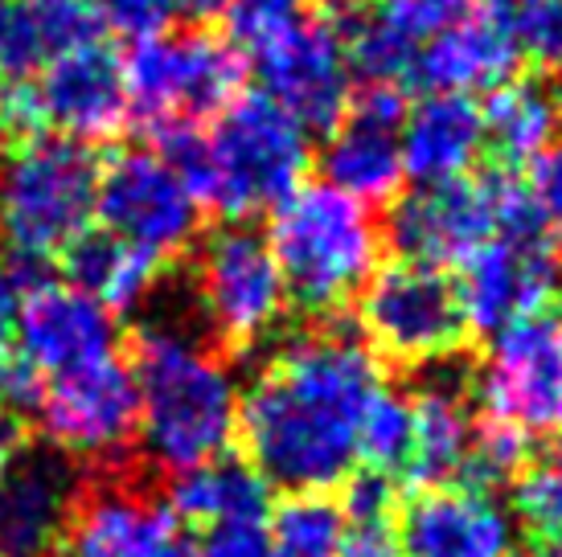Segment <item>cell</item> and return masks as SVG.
Wrapping results in <instances>:
<instances>
[{
  "instance_id": "obj_24",
  "label": "cell",
  "mask_w": 562,
  "mask_h": 557,
  "mask_svg": "<svg viewBox=\"0 0 562 557\" xmlns=\"http://www.w3.org/2000/svg\"><path fill=\"white\" fill-rule=\"evenodd\" d=\"M103 37L91 0H0V82H33L58 54Z\"/></svg>"
},
{
  "instance_id": "obj_20",
  "label": "cell",
  "mask_w": 562,
  "mask_h": 557,
  "mask_svg": "<svg viewBox=\"0 0 562 557\" xmlns=\"http://www.w3.org/2000/svg\"><path fill=\"white\" fill-rule=\"evenodd\" d=\"M403 557H509L514 525L488 492L427 488L398 509Z\"/></svg>"
},
{
  "instance_id": "obj_30",
  "label": "cell",
  "mask_w": 562,
  "mask_h": 557,
  "mask_svg": "<svg viewBox=\"0 0 562 557\" xmlns=\"http://www.w3.org/2000/svg\"><path fill=\"white\" fill-rule=\"evenodd\" d=\"M358 459L370 471L398 476L411 459V398L378 386L358 418Z\"/></svg>"
},
{
  "instance_id": "obj_8",
  "label": "cell",
  "mask_w": 562,
  "mask_h": 557,
  "mask_svg": "<svg viewBox=\"0 0 562 557\" xmlns=\"http://www.w3.org/2000/svg\"><path fill=\"white\" fill-rule=\"evenodd\" d=\"M94 217L99 230L169 263L172 254L193 247L202 226V205L193 202L186 181L157 148H124L99 160Z\"/></svg>"
},
{
  "instance_id": "obj_39",
  "label": "cell",
  "mask_w": 562,
  "mask_h": 557,
  "mask_svg": "<svg viewBox=\"0 0 562 557\" xmlns=\"http://www.w3.org/2000/svg\"><path fill=\"white\" fill-rule=\"evenodd\" d=\"M16 299H21V287H16L9 271L0 275V349H9L13 341V325H16Z\"/></svg>"
},
{
  "instance_id": "obj_21",
  "label": "cell",
  "mask_w": 562,
  "mask_h": 557,
  "mask_svg": "<svg viewBox=\"0 0 562 557\" xmlns=\"http://www.w3.org/2000/svg\"><path fill=\"white\" fill-rule=\"evenodd\" d=\"M517 70H521V54L509 37V25L497 13L481 9L415 49L406 87H419L427 94L476 99V94H493L497 87L514 82Z\"/></svg>"
},
{
  "instance_id": "obj_44",
  "label": "cell",
  "mask_w": 562,
  "mask_h": 557,
  "mask_svg": "<svg viewBox=\"0 0 562 557\" xmlns=\"http://www.w3.org/2000/svg\"><path fill=\"white\" fill-rule=\"evenodd\" d=\"M509 557H533V554H509Z\"/></svg>"
},
{
  "instance_id": "obj_2",
  "label": "cell",
  "mask_w": 562,
  "mask_h": 557,
  "mask_svg": "<svg viewBox=\"0 0 562 557\" xmlns=\"http://www.w3.org/2000/svg\"><path fill=\"white\" fill-rule=\"evenodd\" d=\"M172 172L186 181L202 209L247 221L267 214L304 185L313 164L308 132L263 91H243L214 115V127H165L153 136Z\"/></svg>"
},
{
  "instance_id": "obj_31",
  "label": "cell",
  "mask_w": 562,
  "mask_h": 557,
  "mask_svg": "<svg viewBox=\"0 0 562 557\" xmlns=\"http://www.w3.org/2000/svg\"><path fill=\"white\" fill-rule=\"evenodd\" d=\"M313 13V0H222V37L255 62L259 54L300 30Z\"/></svg>"
},
{
  "instance_id": "obj_1",
  "label": "cell",
  "mask_w": 562,
  "mask_h": 557,
  "mask_svg": "<svg viewBox=\"0 0 562 557\" xmlns=\"http://www.w3.org/2000/svg\"><path fill=\"white\" fill-rule=\"evenodd\" d=\"M382 386L370 344L345 328H308L276 349L247 398L238 439L267 488L325 496L358 471V418Z\"/></svg>"
},
{
  "instance_id": "obj_14",
  "label": "cell",
  "mask_w": 562,
  "mask_h": 557,
  "mask_svg": "<svg viewBox=\"0 0 562 557\" xmlns=\"http://www.w3.org/2000/svg\"><path fill=\"white\" fill-rule=\"evenodd\" d=\"M263 94H271L304 132H333L353 99V70L345 46L325 9H313L308 21L283 42L255 58Z\"/></svg>"
},
{
  "instance_id": "obj_43",
  "label": "cell",
  "mask_w": 562,
  "mask_h": 557,
  "mask_svg": "<svg viewBox=\"0 0 562 557\" xmlns=\"http://www.w3.org/2000/svg\"><path fill=\"white\" fill-rule=\"evenodd\" d=\"M550 91H554V99H559V107H562V66H559V75H554V82H550Z\"/></svg>"
},
{
  "instance_id": "obj_11",
  "label": "cell",
  "mask_w": 562,
  "mask_h": 557,
  "mask_svg": "<svg viewBox=\"0 0 562 557\" xmlns=\"http://www.w3.org/2000/svg\"><path fill=\"white\" fill-rule=\"evenodd\" d=\"M386 238L398 259L419 266H464L476 250L497 238V197L493 177H460L403 193L391 205Z\"/></svg>"
},
{
  "instance_id": "obj_13",
  "label": "cell",
  "mask_w": 562,
  "mask_h": 557,
  "mask_svg": "<svg viewBox=\"0 0 562 557\" xmlns=\"http://www.w3.org/2000/svg\"><path fill=\"white\" fill-rule=\"evenodd\" d=\"M37 418L42 431L54 439V447L70 455L108 459L124 451L140 431V398L127 361L111 353L94 365L49 377Z\"/></svg>"
},
{
  "instance_id": "obj_40",
  "label": "cell",
  "mask_w": 562,
  "mask_h": 557,
  "mask_svg": "<svg viewBox=\"0 0 562 557\" xmlns=\"http://www.w3.org/2000/svg\"><path fill=\"white\" fill-rule=\"evenodd\" d=\"M9 464H13V422L0 418V484L9 476Z\"/></svg>"
},
{
  "instance_id": "obj_19",
  "label": "cell",
  "mask_w": 562,
  "mask_h": 557,
  "mask_svg": "<svg viewBox=\"0 0 562 557\" xmlns=\"http://www.w3.org/2000/svg\"><path fill=\"white\" fill-rule=\"evenodd\" d=\"M177 542L169 500H153L124 480L82 484L63 533L66 557H160Z\"/></svg>"
},
{
  "instance_id": "obj_9",
  "label": "cell",
  "mask_w": 562,
  "mask_h": 557,
  "mask_svg": "<svg viewBox=\"0 0 562 557\" xmlns=\"http://www.w3.org/2000/svg\"><path fill=\"white\" fill-rule=\"evenodd\" d=\"M198 295L226 353L263 341L288 304L267 238L243 221L222 226L198 247Z\"/></svg>"
},
{
  "instance_id": "obj_16",
  "label": "cell",
  "mask_w": 562,
  "mask_h": 557,
  "mask_svg": "<svg viewBox=\"0 0 562 557\" xmlns=\"http://www.w3.org/2000/svg\"><path fill=\"white\" fill-rule=\"evenodd\" d=\"M472 398H476L472 365L460 361V353L423 365L419 382L411 389V459L403 467L415 492L456 488L464 480L472 427H476Z\"/></svg>"
},
{
  "instance_id": "obj_37",
  "label": "cell",
  "mask_w": 562,
  "mask_h": 557,
  "mask_svg": "<svg viewBox=\"0 0 562 557\" xmlns=\"http://www.w3.org/2000/svg\"><path fill=\"white\" fill-rule=\"evenodd\" d=\"M341 554L337 557H403L398 516H341Z\"/></svg>"
},
{
  "instance_id": "obj_32",
  "label": "cell",
  "mask_w": 562,
  "mask_h": 557,
  "mask_svg": "<svg viewBox=\"0 0 562 557\" xmlns=\"http://www.w3.org/2000/svg\"><path fill=\"white\" fill-rule=\"evenodd\" d=\"M91 9L108 30L140 42L172 25H205L218 16L222 0H91Z\"/></svg>"
},
{
  "instance_id": "obj_12",
  "label": "cell",
  "mask_w": 562,
  "mask_h": 557,
  "mask_svg": "<svg viewBox=\"0 0 562 557\" xmlns=\"http://www.w3.org/2000/svg\"><path fill=\"white\" fill-rule=\"evenodd\" d=\"M559 287L562 263L547 234H497L460 266L456 278L469 332L488 337L526 316H538Z\"/></svg>"
},
{
  "instance_id": "obj_17",
  "label": "cell",
  "mask_w": 562,
  "mask_h": 557,
  "mask_svg": "<svg viewBox=\"0 0 562 557\" xmlns=\"http://www.w3.org/2000/svg\"><path fill=\"white\" fill-rule=\"evenodd\" d=\"M42 127L54 136L99 144L127 124V87L120 54L94 37L58 54L33 82Z\"/></svg>"
},
{
  "instance_id": "obj_36",
  "label": "cell",
  "mask_w": 562,
  "mask_h": 557,
  "mask_svg": "<svg viewBox=\"0 0 562 557\" xmlns=\"http://www.w3.org/2000/svg\"><path fill=\"white\" fill-rule=\"evenodd\" d=\"M46 377L37 365H30L16 349H0V418H30L42 410Z\"/></svg>"
},
{
  "instance_id": "obj_28",
  "label": "cell",
  "mask_w": 562,
  "mask_h": 557,
  "mask_svg": "<svg viewBox=\"0 0 562 557\" xmlns=\"http://www.w3.org/2000/svg\"><path fill=\"white\" fill-rule=\"evenodd\" d=\"M341 528V509L328 496H288L267 521L271 557H337Z\"/></svg>"
},
{
  "instance_id": "obj_33",
  "label": "cell",
  "mask_w": 562,
  "mask_h": 557,
  "mask_svg": "<svg viewBox=\"0 0 562 557\" xmlns=\"http://www.w3.org/2000/svg\"><path fill=\"white\" fill-rule=\"evenodd\" d=\"M481 9V0H374V13L415 49L460 21H469Z\"/></svg>"
},
{
  "instance_id": "obj_23",
  "label": "cell",
  "mask_w": 562,
  "mask_h": 557,
  "mask_svg": "<svg viewBox=\"0 0 562 557\" xmlns=\"http://www.w3.org/2000/svg\"><path fill=\"white\" fill-rule=\"evenodd\" d=\"M398 148L403 172L419 185L472 177V164L484 156L481 103L464 94H423L415 107H406Z\"/></svg>"
},
{
  "instance_id": "obj_25",
  "label": "cell",
  "mask_w": 562,
  "mask_h": 557,
  "mask_svg": "<svg viewBox=\"0 0 562 557\" xmlns=\"http://www.w3.org/2000/svg\"><path fill=\"white\" fill-rule=\"evenodd\" d=\"M484 120V152L493 156V169L517 172L521 164H533L559 139L562 107L550 82L521 78L505 82L488 94L481 107Z\"/></svg>"
},
{
  "instance_id": "obj_22",
  "label": "cell",
  "mask_w": 562,
  "mask_h": 557,
  "mask_svg": "<svg viewBox=\"0 0 562 557\" xmlns=\"http://www.w3.org/2000/svg\"><path fill=\"white\" fill-rule=\"evenodd\" d=\"M79 484L58 455H13L0 484V557H42L63 545Z\"/></svg>"
},
{
  "instance_id": "obj_3",
  "label": "cell",
  "mask_w": 562,
  "mask_h": 557,
  "mask_svg": "<svg viewBox=\"0 0 562 557\" xmlns=\"http://www.w3.org/2000/svg\"><path fill=\"white\" fill-rule=\"evenodd\" d=\"M127 370L140 398V447L169 471L186 476L231 451L238 439V389L214 349L177 328L144 325L127 341Z\"/></svg>"
},
{
  "instance_id": "obj_41",
  "label": "cell",
  "mask_w": 562,
  "mask_h": 557,
  "mask_svg": "<svg viewBox=\"0 0 562 557\" xmlns=\"http://www.w3.org/2000/svg\"><path fill=\"white\" fill-rule=\"evenodd\" d=\"M488 13H497V16H505V13H514L517 4H526V0H481Z\"/></svg>"
},
{
  "instance_id": "obj_15",
  "label": "cell",
  "mask_w": 562,
  "mask_h": 557,
  "mask_svg": "<svg viewBox=\"0 0 562 557\" xmlns=\"http://www.w3.org/2000/svg\"><path fill=\"white\" fill-rule=\"evenodd\" d=\"M406 120L403 87L366 82V91H353L341 124L328 132L325 144V177L333 189H341L361 205L391 202L403 189V148L398 132Z\"/></svg>"
},
{
  "instance_id": "obj_38",
  "label": "cell",
  "mask_w": 562,
  "mask_h": 557,
  "mask_svg": "<svg viewBox=\"0 0 562 557\" xmlns=\"http://www.w3.org/2000/svg\"><path fill=\"white\" fill-rule=\"evenodd\" d=\"M198 557H271L267 521H231V525L202 528Z\"/></svg>"
},
{
  "instance_id": "obj_18",
  "label": "cell",
  "mask_w": 562,
  "mask_h": 557,
  "mask_svg": "<svg viewBox=\"0 0 562 557\" xmlns=\"http://www.w3.org/2000/svg\"><path fill=\"white\" fill-rule=\"evenodd\" d=\"M16 353L42 370V377H63L115 353V316L70 283L37 278L16 299Z\"/></svg>"
},
{
  "instance_id": "obj_4",
  "label": "cell",
  "mask_w": 562,
  "mask_h": 557,
  "mask_svg": "<svg viewBox=\"0 0 562 557\" xmlns=\"http://www.w3.org/2000/svg\"><path fill=\"white\" fill-rule=\"evenodd\" d=\"M267 247L280 266L283 295L316 320L345 311L378 271V230L370 205L328 181L292 189L267 226Z\"/></svg>"
},
{
  "instance_id": "obj_45",
  "label": "cell",
  "mask_w": 562,
  "mask_h": 557,
  "mask_svg": "<svg viewBox=\"0 0 562 557\" xmlns=\"http://www.w3.org/2000/svg\"><path fill=\"white\" fill-rule=\"evenodd\" d=\"M559 292H562V287H559Z\"/></svg>"
},
{
  "instance_id": "obj_7",
  "label": "cell",
  "mask_w": 562,
  "mask_h": 557,
  "mask_svg": "<svg viewBox=\"0 0 562 557\" xmlns=\"http://www.w3.org/2000/svg\"><path fill=\"white\" fill-rule=\"evenodd\" d=\"M361 337L374 356L398 365H431L469 341V320L460 308L456 278L436 266L394 259L370 275L358 304Z\"/></svg>"
},
{
  "instance_id": "obj_6",
  "label": "cell",
  "mask_w": 562,
  "mask_h": 557,
  "mask_svg": "<svg viewBox=\"0 0 562 557\" xmlns=\"http://www.w3.org/2000/svg\"><path fill=\"white\" fill-rule=\"evenodd\" d=\"M127 120L157 136L165 127L214 120L243 94L247 62L222 33L205 25H172L132 42L124 58Z\"/></svg>"
},
{
  "instance_id": "obj_42",
  "label": "cell",
  "mask_w": 562,
  "mask_h": 557,
  "mask_svg": "<svg viewBox=\"0 0 562 557\" xmlns=\"http://www.w3.org/2000/svg\"><path fill=\"white\" fill-rule=\"evenodd\" d=\"M160 557H198V549H193V545H186L181 537H177L172 545H165V554H160Z\"/></svg>"
},
{
  "instance_id": "obj_10",
  "label": "cell",
  "mask_w": 562,
  "mask_h": 557,
  "mask_svg": "<svg viewBox=\"0 0 562 557\" xmlns=\"http://www.w3.org/2000/svg\"><path fill=\"white\" fill-rule=\"evenodd\" d=\"M481 414L501 418L530 439H562V320L526 316L493 337L476 373Z\"/></svg>"
},
{
  "instance_id": "obj_35",
  "label": "cell",
  "mask_w": 562,
  "mask_h": 557,
  "mask_svg": "<svg viewBox=\"0 0 562 557\" xmlns=\"http://www.w3.org/2000/svg\"><path fill=\"white\" fill-rule=\"evenodd\" d=\"M526 193H530L533 214L542 221L550 247L562 250V139H554L547 152L530 164Z\"/></svg>"
},
{
  "instance_id": "obj_27",
  "label": "cell",
  "mask_w": 562,
  "mask_h": 557,
  "mask_svg": "<svg viewBox=\"0 0 562 557\" xmlns=\"http://www.w3.org/2000/svg\"><path fill=\"white\" fill-rule=\"evenodd\" d=\"M267 504H271L267 480L231 451L186 476H172V516L198 528L231 525V521H267Z\"/></svg>"
},
{
  "instance_id": "obj_26",
  "label": "cell",
  "mask_w": 562,
  "mask_h": 557,
  "mask_svg": "<svg viewBox=\"0 0 562 557\" xmlns=\"http://www.w3.org/2000/svg\"><path fill=\"white\" fill-rule=\"evenodd\" d=\"M63 266H66V283L79 287L82 295H91L94 304L115 316V311L136 308L144 295L157 287L165 263L144 254V250L120 242L115 234L99 230H82L70 247L63 250Z\"/></svg>"
},
{
  "instance_id": "obj_29",
  "label": "cell",
  "mask_w": 562,
  "mask_h": 557,
  "mask_svg": "<svg viewBox=\"0 0 562 557\" xmlns=\"http://www.w3.org/2000/svg\"><path fill=\"white\" fill-rule=\"evenodd\" d=\"M514 509L533 554L562 557V447L526 464L514 480Z\"/></svg>"
},
{
  "instance_id": "obj_5",
  "label": "cell",
  "mask_w": 562,
  "mask_h": 557,
  "mask_svg": "<svg viewBox=\"0 0 562 557\" xmlns=\"http://www.w3.org/2000/svg\"><path fill=\"white\" fill-rule=\"evenodd\" d=\"M94 189H99V156L79 139L42 136L13 148V160L0 177V238L9 247V278L16 287L46 278L54 259L91 230Z\"/></svg>"
},
{
  "instance_id": "obj_34",
  "label": "cell",
  "mask_w": 562,
  "mask_h": 557,
  "mask_svg": "<svg viewBox=\"0 0 562 557\" xmlns=\"http://www.w3.org/2000/svg\"><path fill=\"white\" fill-rule=\"evenodd\" d=\"M509 25L521 62L562 66V0H526L514 13L501 16Z\"/></svg>"
}]
</instances>
